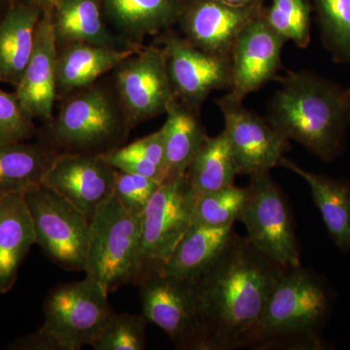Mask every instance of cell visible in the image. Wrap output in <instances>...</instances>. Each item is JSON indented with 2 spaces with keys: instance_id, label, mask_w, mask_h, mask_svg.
Returning a JSON list of instances; mask_svg holds the SVG:
<instances>
[{
  "instance_id": "obj_1",
  "label": "cell",
  "mask_w": 350,
  "mask_h": 350,
  "mask_svg": "<svg viewBox=\"0 0 350 350\" xmlns=\"http://www.w3.org/2000/svg\"><path fill=\"white\" fill-rule=\"evenodd\" d=\"M284 271L234 232L213 266L195 280L200 350L250 347L269 296Z\"/></svg>"
},
{
  "instance_id": "obj_10",
  "label": "cell",
  "mask_w": 350,
  "mask_h": 350,
  "mask_svg": "<svg viewBox=\"0 0 350 350\" xmlns=\"http://www.w3.org/2000/svg\"><path fill=\"white\" fill-rule=\"evenodd\" d=\"M110 73L113 89L133 129L165 114L175 98L160 46H142Z\"/></svg>"
},
{
  "instance_id": "obj_21",
  "label": "cell",
  "mask_w": 350,
  "mask_h": 350,
  "mask_svg": "<svg viewBox=\"0 0 350 350\" xmlns=\"http://www.w3.org/2000/svg\"><path fill=\"white\" fill-rule=\"evenodd\" d=\"M137 50L112 49L85 43L57 46V100L98 81Z\"/></svg>"
},
{
  "instance_id": "obj_20",
  "label": "cell",
  "mask_w": 350,
  "mask_h": 350,
  "mask_svg": "<svg viewBox=\"0 0 350 350\" xmlns=\"http://www.w3.org/2000/svg\"><path fill=\"white\" fill-rule=\"evenodd\" d=\"M36 244V231L25 195L0 197V294L12 289L25 257Z\"/></svg>"
},
{
  "instance_id": "obj_9",
  "label": "cell",
  "mask_w": 350,
  "mask_h": 350,
  "mask_svg": "<svg viewBox=\"0 0 350 350\" xmlns=\"http://www.w3.org/2000/svg\"><path fill=\"white\" fill-rule=\"evenodd\" d=\"M25 199L33 220L36 244L61 268L84 271L90 218L44 184L29 190Z\"/></svg>"
},
{
  "instance_id": "obj_18",
  "label": "cell",
  "mask_w": 350,
  "mask_h": 350,
  "mask_svg": "<svg viewBox=\"0 0 350 350\" xmlns=\"http://www.w3.org/2000/svg\"><path fill=\"white\" fill-rule=\"evenodd\" d=\"M108 25L135 47L177 24L183 0H100Z\"/></svg>"
},
{
  "instance_id": "obj_8",
  "label": "cell",
  "mask_w": 350,
  "mask_h": 350,
  "mask_svg": "<svg viewBox=\"0 0 350 350\" xmlns=\"http://www.w3.org/2000/svg\"><path fill=\"white\" fill-rule=\"evenodd\" d=\"M246 188L247 200L239 220L245 226L246 239L283 269L301 266L287 200L269 172L251 174Z\"/></svg>"
},
{
  "instance_id": "obj_19",
  "label": "cell",
  "mask_w": 350,
  "mask_h": 350,
  "mask_svg": "<svg viewBox=\"0 0 350 350\" xmlns=\"http://www.w3.org/2000/svg\"><path fill=\"white\" fill-rule=\"evenodd\" d=\"M57 46L92 44L112 49H139L119 38L110 29L100 0H59L51 9Z\"/></svg>"
},
{
  "instance_id": "obj_4",
  "label": "cell",
  "mask_w": 350,
  "mask_h": 350,
  "mask_svg": "<svg viewBox=\"0 0 350 350\" xmlns=\"http://www.w3.org/2000/svg\"><path fill=\"white\" fill-rule=\"evenodd\" d=\"M59 100L57 114L38 133L57 153L105 155L123 146L133 130L110 81L98 80Z\"/></svg>"
},
{
  "instance_id": "obj_14",
  "label": "cell",
  "mask_w": 350,
  "mask_h": 350,
  "mask_svg": "<svg viewBox=\"0 0 350 350\" xmlns=\"http://www.w3.org/2000/svg\"><path fill=\"white\" fill-rule=\"evenodd\" d=\"M264 11V9H262ZM286 39L258 16L239 34L230 54L232 83L229 94L243 100L247 94L278 78Z\"/></svg>"
},
{
  "instance_id": "obj_22",
  "label": "cell",
  "mask_w": 350,
  "mask_h": 350,
  "mask_svg": "<svg viewBox=\"0 0 350 350\" xmlns=\"http://www.w3.org/2000/svg\"><path fill=\"white\" fill-rule=\"evenodd\" d=\"M43 10L23 0L0 17V82L17 87L33 49Z\"/></svg>"
},
{
  "instance_id": "obj_16",
  "label": "cell",
  "mask_w": 350,
  "mask_h": 350,
  "mask_svg": "<svg viewBox=\"0 0 350 350\" xmlns=\"http://www.w3.org/2000/svg\"><path fill=\"white\" fill-rule=\"evenodd\" d=\"M264 7L234 6L217 0H183L176 25L182 36L199 49L230 57L239 34L261 15Z\"/></svg>"
},
{
  "instance_id": "obj_11",
  "label": "cell",
  "mask_w": 350,
  "mask_h": 350,
  "mask_svg": "<svg viewBox=\"0 0 350 350\" xmlns=\"http://www.w3.org/2000/svg\"><path fill=\"white\" fill-rule=\"evenodd\" d=\"M142 313L179 349L200 350L202 323L195 280L155 273L138 283Z\"/></svg>"
},
{
  "instance_id": "obj_36",
  "label": "cell",
  "mask_w": 350,
  "mask_h": 350,
  "mask_svg": "<svg viewBox=\"0 0 350 350\" xmlns=\"http://www.w3.org/2000/svg\"><path fill=\"white\" fill-rule=\"evenodd\" d=\"M217 1L224 2V3L234 6H250L265 4L267 0H217Z\"/></svg>"
},
{
  "instance_id": "obj_30",
  "label": "cell",
  "mask_w": 350,
  "mask_h": 350,
  "mask_svg": "<svg viewBox=\"0 0 350 350\" xmlns=\"http://www.w3.org/2000/svg\"><path fill=\"white\" fill-rule=\"evenodd\" d=\"M247 200V188L234 184L199 196L196 202L192 224L234 225L243 213Z\"/></svg>"
},
{
  "instance_id": "obj_39",
  "label": "cell",
  "mask_w": 350,
  "mask_h": 350,
  "mask_svg": "<svg viewBox=\"0 0 350 350\" xmlns=\"http://www.w3.org/2000/svg\"><path fill=\"white\" fill-rule=\"evenodd\" d=\"M347 98H349V114L350 121V89L347 90Z\"/></svg>"
},
{
  "instance_id": "obj_34",
  "label": "cell",
  "mask_w": 350,
  "mask_h": 350,
  "mask_svg": "<svg viewBox=\"0 0 350 350\" xmlns=\"http://www.w3.org/2000/svg\"><path fill=\"white\" fill-rule=\"evenodd\" d=\"M116 170L142 175L163 183L167 180L165 172L144 157L129 151L125 146L118 147L103 155Z\"/></svg>"
},
{
  "instance_id": "obj_27",
  "label": "cell",
  "mask_w": 350,
  "mask_h": 350,
  "mask_svg": "<svg viewBox=\"0 0 350 350\" xmlns=\"http://www.w3.org/2000/svg\"><path fill=\"white\" fill-rule=\"evenodd\" d=\"M239 174L238 163L231 144L223 131L216 137L206 138L185 176L199 197L232 185Z\"/></svg>"
},
{
  "instance_id": "obj_31",
  "label": "cell",
  "mask_w": 350,
  "mask_h": 350,
  "mask_svg": "<svg viewBox=\"0 0 350 350\" xmlns=\"http://www.w3.org/2000/svg\"><path fill=\"white\" fill-rule=\"evenodd\" d=\"M148 322L144 313L114 312L92 347L96 350H144Z\"/></svg>"
},
{
  "instance_id": "obj_37",
  "label": "cell",
  "mask_w": 350,
  "mask_h": 350,
  "mask_svg": "<svg viewBox=\"0 0 350 350\" xmlns=\"http://www.w3.org/2000/svg\"><path fill=\"white\" fill-rule=\"evenodd\" d=\"M25 1L34 4V5L38 6L39 8L42 9V10H45V9L52 8L59 0H25Z\"/></svg>"
},
{
  "instance_id": "obj_25",
  "label": "cell",
  "mask_w": 350,
  "mask_h": 350,
  "mask_svg": "<svg viewBox=\"0 0 350 350\" xmlns=\"http://www.w3.org/2000/svg\"><path fill=\"white\" fill-rule=\"evenodd\" d=\"M234 232V225H191L163 273L197 280L218 259Z\"/></svg>"
},
{
  "instance_id": "obj_6",
  "label": "cell",
  "mask_w": 350,
  "mask_h": 350,
  "mask_svg": "<svg viewBox=\"0 0 350 350\" xmlns=\"http://www.w3.org/2000/svg\"><path fill=\"white\" fill-rule=\"evenodd\" d=\"M197 199L185 175L161 184L142 214V243L133 284L163 273L177 244L192 225Z\"/></svg>"
},
{
  "instance_id": "obj_24",
  "label": "cell",
  "mask_w": 350,
  "mask_h": 350,
  "mask_svg": "<svg viewBox=\"0 0 350 350\" xmlns=\"http://www.w3.org/2000/svg\"><path fill=\"white\" fill-rule=\"evenodd\" d=\"M57 154L41 139L0 144V197L25 195L43 184Z\"/></svg>"
},
{
  "instance_id": "obj_3",
  "label": "cell",
  "mask_w": 350,
  "mask_h": 350,
  "mask_svg": "<svg viewBox=\"0 0 350 350\" xmlns=\"http://www.w3.org/2000/svg\"><path fill=\"white\" fill-rule=\"evenodd\" d=\"M334 297L319 275L301 266L285 269L258 324L251 349H324Z\"/></svg>"
},
{
  "instance_id": "obj_7",
  "label": "cell",
  "mask_w": 350,
  "mask_h": 350,
  "mask_svg": "<svg viewBox=\"0 0 350 350\" xmlns=\"http://www.w3.org/2000/svg\"><path fill=\"white\" fill-rule=\"evenodd\" d=\"M108 292L87 278L59 285L44 301V322L38 329L57 350L93 345L112 317Z\"/></svg>"
},
{
  "instance_id": "obj_17",
  "label": "cell",
  "mask_w": 350,
  "mask_h": 350,
  "mask_svg": "<svg viewBox=\"0 0 350 350\" xmlns=\"http://www.w3.org/2000/svg\"><path fill=\"white\" fill-rule=\"evenodd\" d=\"M57 43L50 11L43 10L36 27L33 49L15 94L34 120L48 123L57 98Z\"/></svg>"
},
{
  "instance_id": "obj_13",
  "label": "cell",
  "mask_w": 350,
  "mask_h": 350,
  "mask_svg": "<svg viewBox=\"0 0 350 350\" xmlns=\"http://www.w3.org/2000/svg\"><path fill=\"white\" fill-rule=\"evenodd\" d=\"M228 93L215 100L224 118V131L238 163L239 174L269 172L290 150V140L267 119L244 107Z\"/></svg>"
},
{
  "instance_id": "obj_35",
  "label": "cell",
  "mask_w": 350,
  "mask_h": 350,
  "mask_svg": "<svg viewBox=\"0 0 350 350\" xmlns=\"http://www.w3.org/2000/svg\"><path fill=\"white\" fill-rule=\"evenodd\" d=\"M129 151L144 157L157 167L165 172L167 178V167H165V140L162 128L160 130L135 140L133 144L126 145Z\"/></svg>"
},
{
  "instance_id": "obj_38",
  "label": "cell",
  "mask_w": 350,
  "mask_h": 350,
  "mask_svg": "<svg viewBox=\"0 0 350 350\" xmlns=\"http://www.w3.org/2000/svg\"><path fill=\"white\" fill-rule=\"evenodd\" d=\"M23 1V0H0V17L8 10L10 7L18 2Z\"/></svg>"
},
{
  "instance_id": "obj_33",
  "label": "cell",
  "mask_w": 350,
  "mask_h": 350,
  "mask_svg": "<svg viewBox=\"0 0 350 350\" xmlns=\"http://www.w3.org/2000/svg\"><path fill=\"white\" fill-rule=\"evenodd\" d=\"M161 184L142 175L117 170L113 196L126 211L133 214H142Z\"/></svg>"
},
{
  "instance_id": "obj_23",
  "label": "cell",
  "mask_w": 350,
  "mask_h": 350,
  "mask_svg": "<svg viewBox=\"0 0 350 350\" xmlns=\"http://www.w3.org/2000/svg\"><path fill=\"white\" fill-rule=\"evenodd\" d=\"M278 167L306 182L332 241L342 253H350V181L308 172L285 157Z\"/></svg>"
},
{
  "instance_id": "obj_12",
  "label": "cell",
  "mask_w": 350,
  "mask_h": 350,
  "mask_svg": "<svg viewBox=\"0 0 350 350\" xmlns=\"http://www.w3.org/2000/svg\"><path fill=\"white\" fill-rule=\"evenodd\" d=\"M157 41L165 53L167 75L177 100L200 110L209 94L231 88L230 57L199 49L174 27L158 36Z\"/></svg>"
},
{
  "instance_id": "obj_29",
  "label": "cell",
  "mask_w": 350,
  "mask_h": 350,
  "mask_svg": "<svg viewBox=\"0 0 350 350\" xmlns=\"http://www.w3.org/2000/svg\"><path fill=\"white\" fill-rule=\"evenodd\" d=\"M312 11L310 0H271L262 14L286 41L306 49L312 40Z\"/></svg>"
},
{
  "instance_id": "obj_32",
  "label": "cell",
  "mask_w": 350,
  "mask_h": 350,
  "mask_svg": "<svg viewBox=\"0 0 350 350\" xmlns=\"http://www.w3.org/2000/svg\"><path fill=\"white\" fill-rule=\"evenodd\" d=\"M38 133L34 119L16 94L0 90V144L31 140Z\"/></svg>"
},
{
  "instance_id": "obj_2",
  "label": "cell",
  "mask_w": 350,
  "mask_h": 350,
  "mask_svg": "<svg viewBox=\"0 0 350 350\" xmlns=\"http://www.w3.org/2000/svg\"><path fill=\"white\" fill-rule=\"evenodd\" d=\"M267 120L290 142L332 162L342 155L347 142V90L312 71H291L280 78Z\"/></svg>"
},
{
  "instance_id": "obj_28",
  "label": "cell",
  "mask_w": 350,
  "mask_h": 350,
  "mask_svg": "<svg viewBox=\"0 0 350 350\" xmlns=\"http://www.w3.org/2000/svg\"><path fill=\"white\" fill-rule=\"evenodd\" d=\"M322 43L338 64H350V0H312Z\"/></svg>"
},
{
  "instance_id": "obj_26",
  "label": "cell",
  "mask_w": 350,
  "mask_h": 350,
  "mask_svg": "<svg viewBox=\"0 0 350 350\" xmlns=\"http://www.w3.org/2000/svg\"><path fill=\"white\" fill-rule=\"evenodd\" d=\"M200 109L174 98L167 108L162 126L167 179L185 175L208 135L200 120Z\"/></svg>"
},
{
  "instance_id": "obj_5",
  "label": "cell",
  "mask_w": 350,
  "mask_h": 350,
  "mask_svg": "<svg viewBox=\"0 0 350 350\" xmlns=\"http://www.w3.org/2000/svg\"><path fill=\"white\" fill-rule=\"evenodd\" d=\"M142 214L126 211L112 196L90 219L84 271L87 278L100 283L108 293L135 282Z\"/></svg>"
},
{
  "instance_id": "obj_15",
  "label": "cell",
  "mask_w": 350,
  "mask_h": 350,
  "mask_svg": "<svg viewBox=\"0 0 350 350\" xmlns=\"http://www.w3.org/2000/svg\"><path fill=\"white\" fill-rule=\"evenodd\" d=\"M116 174L100 154L57 153L43 184L91 219L114 194Z\"/></svg>"
}]
</instances>
